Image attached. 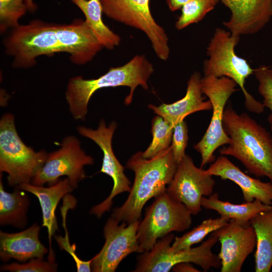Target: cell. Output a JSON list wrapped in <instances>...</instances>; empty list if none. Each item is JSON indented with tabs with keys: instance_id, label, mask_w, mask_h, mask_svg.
I'll return each instance as SVG.
<instances>
[{
	"instance_id": "cell-1",
	"label": "cell",
	"mask_w": 272,
	"mask_h": 272,
	"mask_svg": "<svg viewBox=\"0 0 272 272\" xmlns=\"http://www.w3.org/2000/svg\"><path fill=\"white\" fill-rule=\"evenodd\" d=\"M223 125L230 142L221 148L219 153L234 157L250 174L257 177H266L272 183L270 132L247 113H238L231 105L225 107Z\"/></svg>"
},
{
	"instance_id": "cell-2",
	"label": "cell",
	"mask_w": 272,
	"mask_h": 272,
	"mask_svg": "<svg viewBox=\"0 0 272 272\" xmlns=\"http://www.w3.org/2000/svg\"><path fill=\"white\" fill-rule=\"evenodd\" d=\"M178 164L170 146L151 159L145 158L142 152L133 155L126 162L134 173L132 186L124 203L114 209L111 216L127 224L140 220L146 202L166 191Z\"/></svg>"
},
{
	"instance_id": "cell-3",
	"label": "cell",
	"mask_w": 272,
	"mask_h": 272,
	"mask_svg": "<svg viewBox=\"0 0 272 272\" xmlns=\"http://www.w3.org/2000/svg\"><path fill=\"white\" fill-rule=\"evenodd\" d=\"M154 71L153 64L145 55H136L122 66L110 67L98 78L85 79L77 76L70 79L65 97L72 115L76 120H84L92 96L98 90L104 88L128 87L130 92L125 97L124 104L129 105L138 86L145 90L148 89V82Z\"/></svg>"
},
{
	"instance_id": "cell-4",
	"label": "cell",
	"mask_w": 272,
	"mask_h": 272,
	"mask_svg": "<svg viewBox=\"0 0 272 272\" xmlns=\"http://www.w3.org/2000/svg\"><path fill=\"white\" fill-rule=\"evenodd\" d=\"M239 40V35L221 28L216 29L207 48L209 59L203 63L204 76L226 77L233 80L243 92L245 108L251 112L260 114L264 111V105L256 100L245 87L246 79L253 74L254 70L235 52Z\"/></svg>"
},
{
	"instance_id": "cell-5",
	"label": "cell",
	"mask_w": 272,
	"mask_h": 272,
	"mask_svg": "<svg viewBox=\"0 0 272 272\" xmlns=\"http://www.w3.org/2000/svg\"><path fill=\"white\" fill-rule=\"evenodd\" d=\"M48 153L26 146L16 129L14 116L4 114L0 120V171L8 174L10 186L30 183L42 167Z\"/></svg>"
},
{
	"instance_id": "cell-6",
	"label": "cell",
	"mask_w": 272,
	"mask_h": 272,
	"mask_svg": "<svg viewBox=\"0 0 272 272\" xmlns=\"http://www.w3.org/2000/svg\"><path fill=\"white\" fill-rule=\"evenodd\" d=\"M3 45L6 54L13 58L15 69L32 67L36 64L37 57L61 52L56 24L39 19L11 29Z\"/></svg>"
},
{
	"instance_id": "cell-7",
	"label": "cell",
	"mask_w": 272,
	"mask_h": 272,
	"mask_svg": "<svg viewBox=\"0 0 272 272\" xmlns=\"http://www.w3.org/2000/svg\"><path fill=\"white\" fill-rule=\"evenodd\" d=\"M174 237V234L170 233L159 239L150 251L141 253L133 271L168 272L175 265L181 262L193 263L204 271L221 267L218 255L212 251L219 241L213 233L199 246L178 251H173L171 248Z\"/></svg>"
},
{
	"instance_id": "cell-8",
	"label": "cell",
	"mask_w": 272,
	"mask_h": 272,
	"mask_svg": "<svg viewBox=\"0 0 272 272\" xmlns=\"http://www.w3.org/2000/svg\"><path fill=\"white\" fill-rule=\"evenodd\" d=\"M191 214L181 202L166 192L155 197L146 208L137 235L142 253L150 251L157 241L172 232H183L192 224Z\"/></svg>"
},
{
	"instance_id": "cell-9",
	"label": "cell",
	"mask_w": 272,
	"mask_h": 272,
	"mask_svg": "<svg viewBox=\"0 0 272 272\" xmlns=\"http://www.w3.org/2000/svg\"><path fill=\"white\" fill-rule=\"evenodd\" d=\"M232 79L222 77L203 76L201 79L202 92L211 101L213 114L209 125L201 139L194 146L200 154V168L215 160V151L220 147L229 144L230 139L225 132L223 119L226 104L232 94L238 90Z\"/></svg>"
},
{
	"instance_id": "cell-10",
	"label": "cell",
	"mask_w": 272,
	"mask_h": 272,
	"mask_svg": "<svg viewBox=\"0 0 272 272\" xmlns=\"http://www.w3.org/2000/svg\"><path fill=\"white\" fill-rule=\"evenodd\" d=\"M103 14L109 18L144 33L157 57L169 56V39L164 29L151 13L150 0H100Z\"/></svg>"
},
{
	"instance_id": "cell-11",
	"label": "cell",
	"mask_w": 272,
	"mask_h": 272,
	"mask_svg": "<svg viewBox=\"0 0 272 272\" xmlns=\"http://www.w3.org/2000/svg\"><path fill=\"white\" fill-rule=\"evenodd\" d=\"M58 150L48 153L45 163L31 184L43 186L46 183L53 185L59 178L66 176L76 189L78 182L87 177L84 167L92 165L93 158L87 155L81 148L80 141L75 136L65 137Z\"/></svg>"
},
{
	"instance_id": "cell-12",
	"label": "cell",
	"mask_w": 272,
	"mask_h": 272,
	"mask_svg": "<svg viewBox=\"0 0 272 272\" xmlns=\"http://www.w3.org/2000/svg\"><path fill=\"white\" fill-rule=\"evenodd\" d=\"M117 124L115 121H112L107 127L104 120L102 119L96 129L83 126L77 128L80 134L91 139L100 148L103 157L99 172L108 175L113 181V188L109 195L90 210V214L95 215L98 218H101L105 212L110 211L115 196L124 192H129L131 190L130 182L124 174V168L116 158L112 147V139Z\"/></svg>"
},
{
	"instance_id": "cell-13",
	"label": "cell",
	"mask_w": 272,
	"mask_h": 272,
	"mask_svg": "<svg viewBox=\"0 0 272 272\" xmlns=\"http://www.w3.org/2000/svg\"><path fill=\"white\" fill-rule=\"evenodd\" d=\"M140 222L119 224L113 217L108 218L103 228L105 241L100 251L92 258V271L114 272L129 254L142 253L137 235Z\"/></svg>"
},
{
	"instance_id": "cell-14",
	"label": "cell",
	"mask_w": 272,
	"mask_h": 272,
	"mask_svg": "<svg viewBox=\"0 0 272 272\" xmlns=\"http://www.w3.org/2000/svg\"><path fill=\"white\" fill-rule=\"evenodd\" d=\"M215 185L213 176L197 167L191 158L185 155L178 164L166 192L184 204L192 215H196L201 211L202 198L213 193Z\"/></svg>"
},
{
	"instance_id": "cell-15",
	"label": "cell",
	"mask_w": 272,
	"mask_h": 272,
	"mask_svg": "<svg viewBox=\"0 0 272 272\" xmlns=\"http://www.w3.org/2000/svg\"><path fill=\"white\" fill-rule=\"evenodd\" d=\"M213 233L221 244L218 254L221 271L240 272L245 260L256 247V237L253 227L231 219Z\"/></svg>"
},
{
	"instance_id": "cell-16",
	"label": "cell",
	"mask_w": 272,
	"mask_h": 272,
	"mask_svg": "<svg viewBox=\"0 0 272 272\" xmlns=\"http://www.w3.org/2000/svg\"><path fill=\"white\" fill-rule=\"evenodd\" d=\"M56 33L61 52L69 53L71 61L77 65L91 61L103 48L85 20L56 24Z\"/></svg>"
},
{
	"instance_id": "cell-17",
	"label": "cell",
	"mask_w": 272,
	"mask_h": 272,
	"mask_svg": "<svg viewBox=\"0 0 272 272\" xmlns=\"http://www.w3.org/2000/svg\"><path fill=\"white\" fill-rule=\"evenodd\" d=\"M231 12L223 24L231 34H253L262 29L272 18V0H220Z\"/></svg>"
},
{
	"instance_id": "cell-18",
	"label": "cell",
	"mask_w": 272,
	"mask_h": 272,
	"mask_svg": "<svg viewBox=\"0 0 272 272\" xmlns=\"http://www.w3.org/2000/svg\"><path fill=\"white\" fill-rule=\"evenodd\" d=\"M211 175L229 180L238 185L245 202L257 199L263 203L272 206V183L265 182L247 175L230 161L221 155L205 170Z\"/></svg>"
},
{
	"instance_id": "cell-19",
	"label": "cell",
	"mask_w": 272,
	"mask_h": 272,
	"mask_svg": "<svg viewBox=\"0 0 272 272\" xmlns=\"http://www.w3.org/2000/svg\"><path fill=\"white\" fill-rule=\"evenodd\" d=\"M40 227L36 223L18 233L0 231V258L3 262L15 259L25 262L32 258L43 259L48 249L39 238Z\"/></svg>"
},
{
	"instance_id": "cell-20",
	"label": "cell",
	"mask_w": 272,
	"mask_h": 272,
	"mask_svg": "<svg viewBox=\"0 0 272 272\" xmlns=\"http://www.w3.org/2000/svg\"><path fill=\"white\" fill-rule=\"evenodd\" d=\"M201 79L200 73L195 72L187 82L186 92L183 98L174 103H163L158 106L150 104L149 108L173 126L191 113L212 110L211 101H205L202 97Z\"/></svg>"
},
{
	"instance_id": "cell-21",
	"label": "cell",
	"mask_w": 272,
	"mask_h": 272,
	"mask_svg": "<svg viewBox=\"0 0 272 272\" xmlns=\"http://www.w3.org/2000/svg\"><path fill=\"white\" fill-rule=\"evenodd\" d=\"M16 187L32 193L38 199L42 213V226L47 228L48 235L50 250L48 259L55 261L54 255L51 248V237L58 230L55 210L61 198L73 191L75 189L74 187L68 178L59 181L48 187L31 183L22 184Z\"/></svg>"
},
{
	"instance_id": "cell-22",
	"label": "cell",
	"mask_w": 272,
	"mask_h": 272,
	"mask_svg": "<svg viewBox=\"0 0 272 272\" xmlns=\"http://www.w3.org/2000/svg\"><path fill=\"white\" fill-rule=\"evenodd\" d=\"M250 225L256 237L255 271L269 272L272 267V208L257 214Z\"/></svg>"
},
{
	"instance_id": "cell-23",
	"label": "cell",
	"mask_w": 272,
	"mask_h": 272,
	"mask_svg": "<svg viewBox=\"0 0 272 272\" xmlns=\"http://www.w3.org/2000/svg\"><path fill=\"white\" fill-rule=\"evenodd\" d=\"M201 206L207 210L216 211L220 216L233 219L244 225H250L251 220L258 213L269 210L272 206L263 203L257 199L240 204L221 200L217 193L201 199Z\"/></svg>"
},
{
	"instance_id": "cell-24",
	"label": "cell",
	"mask_w": 272,
	"mask_h": 272,
	"mask_svg": "<svg viewBox=\"0 0 272 272\" xmlns=\"http://www.w3.org/2000/svg\"><path fill=\"white\" fill-rule=\"evenodd\" d=\"M30 200L27 194L17 188L12 193L5 191L0 180V225H10L19 228L27 225V213Z\"/></svg>"
},
{
	"instance_id": "cell-25",
	"label": "cell",
	"mask_w": 272,
	"mask_h": 272,
	"mask_svg": "<svg viewBox=\"0 0 272 272\" xmlns=\"http://www.w3.org/2000/svg\"><path fill=\"white\" fill-rule=\"evenodd\" d=\"M83 12L85 21L103 48L112 50L121 42L119 35L112 31L102 20L103 10L100 0H71Z\"/></svg>"
},
{
	"instance_id": "cell-26",
	"label": "cell",
	"mask_w": 272,
	"mask_h": 272,
	"mask_svg": "<svg viewBox=\"0 0 272 272\" xmlns=\"http://www.w3.org/2000/svg\"><path fill=\"white\" fill-rule=\"evenodd\" d=\"M229 221L228 218L222 216L205 220L182 236L175 237L171 246V249L173 251H178L188 249L193 245L202 242L208 235L223 227Z\"/></svg>"
},
{
	"instance_id": "cell-27",
	"label": "cell",
	"mask_w": 272,
	"mask_h": 272,
	"mask_svg": "<svg viewBox=\"0 0 272 272\" xmlns=\"http://www.w3.org/2000/svg\"><path fill=\"white\" fill-rule=\"evenodd\" d=\"M173 127L161 116L154 117L151 126L153 139L148 148L142 152L143 156L151 159L169 148L172 142Z\"/></svg>"
},
{
	"instance_id": "cell-28",
	"label": "cell",
	"mask_w": 272,
	"mask_h": 272,
	"mask_svg": "<svg viewBox=\"0 0 272 272\" xmlns=\"http://www.w3.org/2000/svg\"><path fill=\"white\" fill-rule=\"evenodd\" d=\"M62 207L60 208L61 214L62 218V225L64 229L65 235H55L54 238L61 250H63L69 253L74 259L78 272L92 271V259L84 261L81 259L76 253V245L75 243L71 245L69 240V233L66 226V217L68 210L73 209L77 203L76 198L70 194H66L63 198Z\"/></svg>"
},
{
	"instance_id": "cell-29",
	"label": "cell",
	"mask_w": 272,
	"mask_h": 272,
	"mask_svg": "<svg viewBox=\"0 0 272 272\" xmlns=\"http://www.w3.org/2000/svg\"><path fill=\"white\" fill-rule=\"evenodd\" d=\"M217 3L214 0H191L181 8V14L175 23V27L181 30L201 20L213 10Z\"/></svg>"
},
{
	"instance_id": "cell-30",
	"label": "cell",
	"mask_w": 272,
	"mask_h": 272,
	"mask_svg": "<svg viewBox=\"0 0 272 272\" xmlns=\"http://www.w3.org/2000/svg\"><path fill=\"white\" fill-rule=\"evenodd\" d=\"M28 11L25 0H0V33L20 25L19 21Z\"/></svg>"
},
{
	"instance_id": "cell-31",
	"label": "cell",
	"mask_w": 272,
	"mask_h": 272,
	"mask_svg": "<svg viewBox=\"0 0 272 272\" xmlns=\"http://www.w3.org/2000/svg\"><path fill=\"white\" fill-rule=\"evenodd\" d=\"M253 74L258 82V90L263 98V104L270 111L267 117L272 132V68L261 65L254 69Z\"/></svg>"
},
{
	"instance_id": "cell-32",
	"label": "cell",
	"mask_w": 272,
	"mask_h": 272,
	"mask_svg": "<svg viewBox=\"0 0 272 272\" xmlns=\"http://www.w3.org/2000/svg\"><path fill=\"white\" fill-rule=\"evenodd\" d=\"M43 259L32 258L25 263L13 262L1 265V271L11 272H54L57 271V265L55 261H44Z\"/></svg>"
},
{
	"instance_id": "cell-33",
	"label": "cell",
	"mask_w": 272,
	"mask_h": 272,
	"mask_svg": "<svg viewBox=\"0 0 272 272\" xmlns=\"http://www.w3.org/2000/svg\"><path fill=\"white\" fill-rule=\"evenodd\" d=\"M188 141V128L186 122L183 120L174 126L170 146L174 157L178 163L186 155L185 152Z\"/></svg>"
},
{
	"instance_id": "cell-34",
	"label": "cell",
	"mask_w": 272,
	"mask_h": 272,
	"mask_svg": "<svg viewBox=\"0 0 272 272\" xmlns=\"http://www.w3.org/2000/svg\"><path fill=\"white\" fill-rule=\"evenodd\" d=\"M174 272H199L200 270L194 267L189 262H181L175 265L171 269Z\"/></svg>"
},
{
	"instance_id": "cell-35",
	"label": "cell",
	"mask_w": 272,
	"mask_h": 272,
	"mask_svg": "<svg viewBox=\"0 0 272 272\" xmlns=\"http://www.w3.org/2000/svg\"><path fill=\"white\" fill-rule=\"evenodd\" d=\"M191 0H166L169 9L173 12L181 8Z\"/></svg>"
},
{
	"instance_id": "cell-36",
	"label": "cell",
	"mask_w": 272,
	"mask_h": 272,
	"mask_svg": "<svg viewBox=\"0 0 272 272\" xmlns=\"http://www.w3.org/2000/svg\"><path fill=\"white\" fill-rule=\"evenodd\" d=\"M25 3L27 6L28 11L34 12L36 10L37 6L33 0H25Z\"/></svg>"
},
{
	"instance_id": "cell-37",
	"label": "cell",
	"mask_w": 272,
	"mask_h": 272,
	"mask_svg": "<svg viewBox=\"0 0 272 272\" xmlns=\"http://www.w3.org/2000/svg\"><path fill=\"white\" fill-rule=\"evenodd\" d=\"M215 2H216L217 3H218V2L220 1V0H214Z\"/></svg>"
}]
</instances>
